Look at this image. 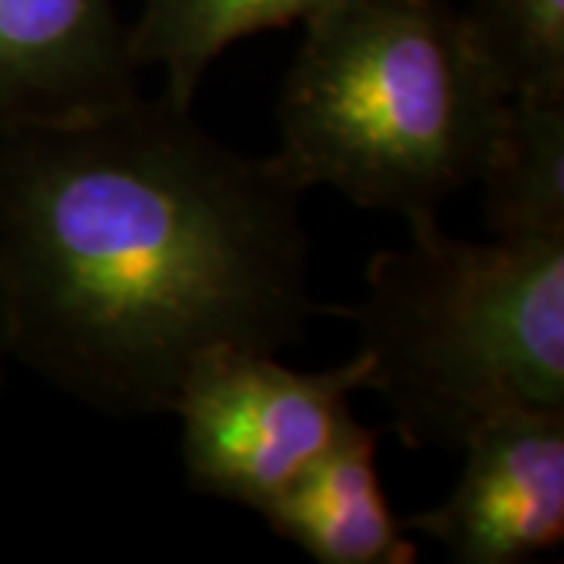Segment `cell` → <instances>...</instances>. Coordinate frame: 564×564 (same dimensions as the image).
Segmentation results:
<instances>
[{
    "label": "cell",
    "instance_id": "6da1fadb",
    "mask_svg": "<svg viewBox=\"0 0 564 564\" xmlns=\"http://www.w3.org/2000/svg\"><path fill=\"white\" fill-rule=\"evenodd\" d=\"M304 188L166 95L0 135L10 358L107 417L166 414L220 345L307 329Z\"/></svg>",
    "mask_w": 564,
    "mask_h": 564
},
{
    "label": "cell",
    "instance_id": "7a4b0ae2",
    "mask_svg": "<svg viewBox=\"0 0 564 564\" xmlns=\"http://www.w3.org/2000/svg\"><path fill=\"white\" fill-rule=\"evenodd\" d=\"M505 107L448 0H333L304 22L270 158L304 192L430 220L477 182Z\"/></svg>",
    "mask_w": 564,
    "mask_h": 564
},
{
    "label": "cell",
    "instance_id": "3957f363",
    "mask_svg": "<svg viewBox=\"0 0 564 564\" xmlns=\"http://www.w3.org/2000/svg\"><path fill=\"white\" fill-rule=\"evenodd\" d=\"M364 270L355 307L367 392L414 452H458L480 426L564 411V245L467 242L440 217Z\"/></svg>",
    "mask_w": 564,
    "mask_h": 564
},
{
    "label": "cell",
    "instance_id": "277c9868",
    "mask_svg": "<svg viewBox=\"0 0 564 564\" xmlns=\"http://www.w3.org/2000/svg\"><path fill=\"white\" fill-rule=\"evenodd\" d=\"M364 386L361 355L329 370H295L263 348L204 351L166 411L180 421L185 484L261 514L355 421L351 399Z\"/></svg>",
    "mask_w": 564,
    "mask_h": 564
},
{
    "label": "cell",
    "instance_id": "5b68a950",
    "mask_svg": "<svg viewBox=\"0 0 564 564\" xmlns=\"http://www.w3.org/2000/svg\"><path fill=\"white\" fill-rule=\"evenodd\" d=\"M462 477L404 524L455 564H524L564 540V411H521L458 448Z\"/></svg>",
    "mask_w": 564,
    "mask_h": 564
},
{
    "label": "cell",
    "instance_id": "8992f818",
    "mask_svg": "<svg viewBox=\"0 0 564 564\" xmlns=\"http://www.w3.org/2000/svg\"><path fill=\"white\" fill-rule=\"evenodd\" d=\"M139 73L117 0H0V135L117 107Z\"/></svg>",
    "mask_w": 564,
    "mask_h": 564
},
{
    "label": "cell",
    "instance_id": "52a82bcc",
    "mask_svg": "<svg viewBox=\"0 0 564 564\" xmlns=\"http://www.w3.org/2000/svg\"><path fill=\"white\" fill-rule=\"evenodd\" d=\"M267 527L321 564H414L421 545L380 477V430L358 417L261 511Z\"/></svg>",
    "mask_w": 564,
    "mask_h": 564
},
{
    "label": "cell",
    "instance_id": "ba28073f",
    "mask_svg": "<svg viewBox=\"0 0 564 564\" xmlns=\"http://www.w3.org/2000/svg\"><path fill=\"white\" fill-rule=\"evenodd\" d=\"M474 185L496 239L564 245V95L508 98Z\"/></svg>",
    "mask_w": 564,
    "mask_h": 564
},
{
    "label": "cell",
    "instance_id": "9c48e42d",
    "mask_svg": "<svg viewBox=\"0 0 564 564\" xmlns=\"http://www.w3.org/2000/svg\"><path fill=\"white\" fill-rule=\"evenodd\" d=\"M333 0H141L129 47L141 69L158 66L163 95L192 107L210 63L242 39L314 20Z\"/></svg>",
    "mask_w": 564,
    "mask_h": 564
},
{
    "label": "cell",
    "instance_id": "30bf717a",
    "mask_svg": "<svg viewBox=\"0 0 564 564\" xmlns=\"http://www.w3.org/2000/svg\"><path fill=\"white\" fill-rule=\"evenodd\" d=\"M458 13L508 98L564 95V0H467Z\"/></svg>",
    "mask_w": 564,
    "mask_h": 564
},
{
    "label": "cell",
    "instance_id": "8fae6325",
    "mask_svg": "<svg viewBox=\"0 0 564 564\" xmlns=\"http://www.w3.org/2000/svg\"><path fill=\"white\" fill-rule=\"evenodd\" d=\"M10 358V339H7V317H3V295H0V386H3V373H7V364Z\"/></svg>",
    "mask_w": 564,
    "mask_h": 564
}]
</instances>
